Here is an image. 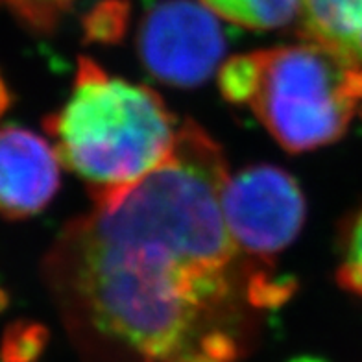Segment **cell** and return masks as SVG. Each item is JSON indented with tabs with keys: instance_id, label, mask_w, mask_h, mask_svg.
<instances>
[{
	"instance_id": "1",
	"label": "cell",
	"mask_w": 362,
	"mask_h": 362,
	"mask_svg": "<svg viewBox=\"0 0 362 362\" xmlns=\"http://www.w3.org/2000/svg\"><path fill=\"white\" fill-rule=\"evenodd\" d=\"M224 153L180 128L174 156L135 189L69 228L50 255L57 300L143 362H235L264 270H244L226 228Z\"/></svg>"
},
{
	"instance_id": "2",
	"label": "cell",
	"mask_w": 362,
	"mask_h": 362,
	"mask_svg": "<svg viewBox=\"0 0 362 362\" xmlns=\"http://www.w3.org/2000/svg\"><path fill=\"white\" fill-rule=\"evenodd\" d=\"M57 158L86 181L96 207L122 200L174 156L180 129L156 90L81 57L69 100L45 120Z\"/></svg>"
},
{
	"instance_id": "3",
	"label": "cell",
	"mask_w": 362,
	"mask_h": 362,
	"mask_svg": "<svg viewBox=\"0 0 362 362\" xmlns=\"http://www.w3.org/2000/svg\"><path fill=\"white\" fill-rule=\"evenodd\" d=\"M362 105V67L316 43L262 50L261 83L250 107L292 153L342 137Z\"/></svg>"
},
{
	"instance_id": "4",
	"label": "cell",
	"mask_w": 362,
	"mask_h": 362,
	"mask_svg": "<svg viewBox=\"0 0 362 362\" xmlns=\"http://www.w3.org/2000/svg\"><path fill=\"white\" fill-rule=\"evenodd\" d=\"M222 215L244 255L272 257L300 233L305 198L288 172L261 165L228 177L222 191Z\"/></svg>"
},
{
	"instance_id": "5",
	"label": "cell",
	"mask_w": 362,
	"mask_h": 362,
	"mask_svg": "<svg viewBox=\"0 0 362 362\" xmlns=\"http://www.w3.org/2000/svg\"><path fill=\"white\" fill-rule=\"evenodd\" d=\"M226 39L216 13L192 0H167L144 17L139 54L144 67L165 83L194 87L215 72Z\"/></svg>"
},
{
	"instance_id": "6",
	"label": "cell",
	"mask_w": 362,
	"mask_h": 362,
	"mask_svg": "<svg viewBox=\"0 0 362 362\" xmlns=\"http://www.w3.org/2000/svg\"><path fill=\"white\" fill-rule=\"evenodd\" d=\"M56 148L19 126L0 128V216L28 218L43 211L59 189Z\"/></svg>"
},
{
	"instance_id": "7",
	"label": "cell",
	"mask_w": 362,
	"mask_h": 362,
	"mask_svg": "<svg viewBox=\"0 0 362 362\" xmlns=\"http://www.w3.org/2000/svg\"><path fill=\"white\" fill-rule=\"evenodd\" d=\"M300 15L309 43L362 67V0H301Z\"/></svg>"
},
{
	"instance_id": "8",
	"label": "cell",
	"mask_w": 362,
	"mask_h": 362,
	"mask_svg": "<svg viewBox=\"0 0 362 362\" xmlns=\"http://www.w3.org/2000/svg\"><path fill=\"white\" fill-rule=\"evenodd\" d=\"M261 74L262 50L231 57L229 62L224 63V67L220 69V93L231 104L250 105L261 83Z\"/></svg>"
},
{
	"instance_id": "9",
	"label": "cell",
	"mask_w": 362,
	"mask_h": 362,
	"mask_svg": "<svg viewBox=\"0 0 362 362\" xmlns=\"http://www.w3.org/2000/svg\"><path fill=\"white\" fill-rule=\"evenodd\" d=\"M48 344V331L37 322L19 320L0 340V362H35Z\"/></svg>"
},
{
	"instance_id": "10",
	"label": "cell",
	"mask_w": 362,
	"mask_h": 362,
	"mask_svg": "<svg viewBox=\"0 0 362 362\" xmlns=\"http://www.w3.org/2000/svg\"><path fill=\"white\" fill-rule=\"evenodd\" d=\"M301 0H238L231 23L253 30L285 26L300 11Z\"/></svg>"
},
{
	"instance_id": "11",
	"label": "cell",
	"mask_w": 362,
	"mask_h": 362,
	"mask_svg": "<svg viewBox=\"0 0 362 362\" xmlns=\"http://www.w3.org/2000/svg\"><path fill=\"white\" fill-rule=\"evenodd\" d=\"M129 6L126 0H104L87 15L86 34L89 41L115 43L128 26Z\"/></svg>"
},
{
	"instance_id": "12",
	"label": "cell",
	"mask_w": 362,
	"mask_h": 362,
	"mask_svg": "<svg viewBox=\"0 0 362 362\" xmlns=\"http://www.w3.org/2000/svg\"><path fill=\"white\" fill-rule=\"evenodd\" d=\"M339 283L362 300V213L355 218L339 268Z\"/></svg>"
},
{
	"instance_id": "13",
	"label": "cell",
	"mask_w": 362,
	"mask_h": 362,
	"mask_svg": "<svg viewBox=\"0 0 362 362\" xmlns=\"http://www.w3.org/2000/svg\"><path fill=\"white\" fill-rule=\"evenodd\" d=\"M15 10V13L28 21L32 26L48 28L56 23L57 15L62 13L72 0H0Z\"/></svg>"
},
{
	"instance_id": "14",
	"label": "cell",
	"mask_w": 362,
	"mask_h": 362,
	"mask_svg": "<svg viewBox=\"0 0 362 362\" xmlns=\"http://www.w3.org/2000/svg\"><path fill=\"white\" fill-rule=\"evenodd\" d=\"M209 10L215 11L216 15H222L224 19L231 21L235 13V8H237L238 0H202Z\"/></svg>"
},
{
	"instance_id": "15",
	"label": "cell",
	"mask_w": 362,
	"mask_h": 362,
	"mask_svg": "<svg viewBox=\"0 0 362 362\" xmlns=\"http://www.w3.org/2000/svg\"><path fill=\"white\" fill-rule=\"evenodd\" d=\"M10 104H11L10 89H8L4 78H2V74H0V119H2V115L8 111Z\"/></svg>"
},
{
	"instance_id": "16",
	"label": "cell",
	"mask_w": 362,
	"mask_h": 362,
	"mask_svg": "<svg viewBox=\"0 0 362 362\" xmlns=\"http://www.w3.org/2000/svg\"><path fill=\"white\" fill-rule=\"evenodd\" d=\"M288 362H327L322 357H313V355H303V357H296Z\"/></svg>"
},
{
	"instance_id": "17",
	"label": "cell",
	"mask_w": 362,
	"mask_h": 362,
	"mask_svg": "<svg viewBox=\"0 0 362 362\" xmlns=\"http://www.w3.org/2000/svg\"><path fill=\"white\" fill-rule=\"evenodd\" d=\"M6 305H8V294L0 288V310L4 309Z\"/></svg>"
}]
</instances>
